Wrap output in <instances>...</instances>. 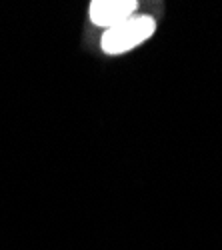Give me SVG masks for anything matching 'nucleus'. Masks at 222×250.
<instances>
[{
	"label": "nucleus",
	"mask_w": 222,
	"mask_h": 250,
	"mask_svg": "<svg viewBox=\"0 0 222 250\" xmlns=\"http://www.w3.org/2000/svg\"><path fill=\"white\" fill-rule=\"evenodd\" d=\"M156 22L152 16H130L124 22L108 28L102 36V50L108 54H122L142 44L154 32Z\"/></svg>",
	"instance_id": "nucleus-1"
},
{
	"label": "nucleus",
	"mask_w": 222,
	"mask_h": 250,
	"mask_svg": "<svg viewBox=\"0 0 222 250\" xmlns=\"http://www.w3.org/2000/svg\"><path fill=\"white\" fill-rule=\"evenodd\" d=\"M136 10L134 0H98L90 4V18L96 26H116L124 22Z\"/></svg>",
	"instance_id": "nucleus-2"
}]
</instances>
